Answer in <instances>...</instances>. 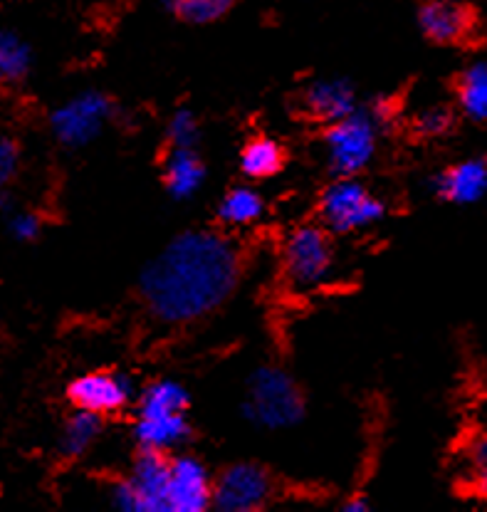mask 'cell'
Listing matches in <instances>:
<instances>
[{"label":"cell","mask_w":487,"mask_h":512,"mask_svg":"<svg viewBox=\"0 0 487 512\" xmlns=\"http://www.w3.org/2000/svg\"><path fill=\"white\" fill-rule=\"evenodd\" d=\"M334 265V233L322 223H302L282 240V278L295 292H314L327 285Z\"/></svg>","instance_id":"cell-5"},{"label":"cell","mask_w":487,"mask_h":512,"mask_svg":"<svg viewBox=\"0 0 487 512\" xmlns=\"http://www.w3.org/2000/svg\"><path fill=\"white\" fill-rule=\"evenodd\" d=\"M65 396L72 409H85L94 411V414L112 416L117 411L127 409L129 404H134L136 396H139V386H136L134 376L99 369V372L75 376L67 384Z\"/></svg>","instance_id":"cell-9"},{"label":"cell","mask_w":487,"mask_h":512,"mask_svg":"<svg viewBox=\"0 0 487 512\" xmlns=\"http://www.w3.org/2000/svg\"><path fill=\"white\" fill-rule=\"evenodd\" d=\"M277 485L272 473L255 461H235L216 475L213 510L260 512L275 500Z\"/></svg>","instance_id":"cell-8"},{"label":"cell","mask_w":487,"mask_h":512,"mask_svg":"<svg viewBox=\"0 0 487 512\" xmlns=\"http://www.w3.org/2000/svg\"><path fill=\"white\" fill-rule=\"evenodd\" d=\"M132 438L136 448L176 453L191 441L193 426L188 419L191 394L176 379H154L141 386L134 401Z\"/></svg>","instance_id":"cell-2"},{"label":"cell","mask_w":487,"mask_h":512,"mask_svg":"<svg viewBox=\"0 0 487 512\" xmlns=\"http://www.w3.org/2000/svg\"><path fill=\"white\" fill-rule=\"evenodd\" d=\"M453 124H455L453 109L441 107V104H436V107H426L423 112H418L416 119H413L416 132L426 139L443 137V134H448L450 129H453Z\"/></svg>","instance_id":"cell-24"},{"label":"cell","mask_w":487,"mask_h":512,"mask_svg":"<svg viewBox=\"0 0 487 512\" xmlns=\"http://www.w3.org/2000/svg\"><path fill=\"white\" fill-rule=\"evenodd\" d=\"M418 30L433 45H460L475 28V15L460 0H423L416 13Z\"/></svg>","instance_id":"cell-12"},{"label":"cell","mask_w":487,"mask_h":512,"mask_svg":"<svg viewBox=\"0 0 487 512\" xmlns=\"http://www.w3.org/2000/svg\"><path fill=\"white\" fill-rule=\"evenodd\" d=\"M127 480L134 488L139 512H171V453L136 448V458L129 468Z\"/></svg>","instance_id":"cell-11"},{"label":"cell","mask_w":487,"mask_h":512,"mask_svg":"<svg viewBox=\"0 0 487 512\" xmlns=\"http://www.w3.org/2000/svg\"><path fill=\"white\" fill-rule=\"evenodd\" d=\"M455 104L465 119L487 124V60H475L455 80Z\"/></svg>","instance_id":"cell-19"},{"label":"cell","mask_w":487,"mask_h":512,"mask_svg":"<svg viewBox=\"0 0 487 512\" xmlns=\"http://www.w3.org/2000/svg\"><path fill=\"white\" fill-rule=\"evenodd\" d=\"M198 139H201V119H198V114L188 107H178L166 122L169 146L186 149V146H198Z\"/></svg>","instance_id":"cell-23"},{"label":"cell","mask_w":487,"mask_h":512,"mask_svg":"<svg viewBox=\"0 0 487 512\" xmlns=\"http://www.w3.org/2000/svg\"><path fill=\"white\" fill-rule=\"evenodd\" d=\"M319 223L334 235L369 231L386 218V201L376 196L359 176L332 179L317 203Z\"/></svg>","instance_id":"cell-6"},{"label":"cell","mask_w":487,"mask_h":512,"mask_svg":"<svg viewBox=\"0 0 487 512\" xmlns=\"http://www.w3.org/2000/svg\"><path fill=\"white\" fill-rule=\"evenodd\" d=\"M208 166L203 161V156L198 154V146H186V149H178V146H169L164 156V181L166 193H169L174 201H188V198L196 196L206 184Z\"/></svg>","instance_id":"cell-15"},{"label":"cell","mask_w":487,"mask_h":512,"mask_svg":"<svg viewBox=\"0 0 487 512\" xmlns=\"http://www.w3.org/2000/svg\"><path fill=\"white\" fill-rule=\"evenodd\" d=\"M35 67L33 45L15 30L0 33V80L5 87L23 85Z\"/></svg>","instance_id":"cell-20"},{"label":"cell","mask_w":487,"mask_h":512,"mask_svg":"<svg viewBox=\"0 0 487 512\" xmlns=\"http://www.w3.org/2000/svg\"><path fill=\"white\" fill-rule=\"evenodd\" d=\"M302 112L314 122L334 124L339 119L349 117L361 107L356 97L354 85L344 77H327V80H314L302 92Z\"/></svg>","instance_id":"cell-14"},{"label":"cell","mask_w":487,"mask_h":512,"mask_svg":"<svg viewBox=\"0 0 487 512\" xmlns=\"http://www.w3.org/2000/svg\"><path fill=\"white\" fill-rule=\"evenodd\" d=\"M8 221V231L18 243H33L43 233V218L33 211H18Z\"/></svg>","instance_id":"cell-25"},{"label":"cell","mask_w":487,"mask_h":512,"mask_svg":"<svg viewBox=\"0 0 487 512\" xmlns=\"http://www.w3.org/2000/svg\"><path fill=\"white\" fill-rule=\"evenodd\" d=\"M287 164V154L282 149V144L277 139L267 137V134H258V137H250L240 146L238 154V166L243 171V176L253 181H265L272 176L280 174Z\"/></svg>","instance_id":"cell-17"},{"label":"cell","mask_w":487,"mask_h":512,"mask_svg":"<svg viewBox=\"0 0 487 512\" xmlns=\"http://www.w3.org/2000/svg\"><path fill=\"white\" fill-rule=\"evenodd\" d=\"M243 278L245 253L228 233L191 228L141 268L136 292L156 325L186 327L221 312Z\"/></svg>","instance_id":"cell-1"},{"label":"cell","mask_w":487,"mask_h":512,"mask_svg":"<svg viewBox=\"0 0 487 512\" xmlns=\"http://www.w3.org/2000/svg\"><path fill=\"white\" fill-rule=\"evenodd\" d=\"M307 416L300 381L277 364H260L245 379L243 419L263 431H290Z\"/></svg>","instance_id":"cell-3"},{"label":"cell","mask_w":487,"mask_h":512,"mask_svg":"<svg viewBox=\"0 0 487 512\" xmlns=\"http://www.w3.org/2000/svg\"><path fill=\"white\" fill-rule=\"evenodd\" d=\"M386 104L371 102L349 117L327 124L324 129V154L332 179L359 176L379 154L381 132L386 124Z\"/></svg>","instance_id":"cell-4"},{"label":"cell","mask_w":487,"mask_h":512,"mask_svg":"<svg viewBox=\"0 0 487 512\" xmlns=\"http://www.w3.org/2000/svg\"><path fill=\"white\" fill-rule=\"evenodd\" d=\"M460 478L465 488L478 498L487 500V431L473 433L465 441L463 456H460Z\"/></svg>","instance_id":"cell-22"},{"label":"cell","mask_w":487,"mask_h":512,"mask_svg":"<svg viewBox=\"0 0 487 512\" xmlns=\"http://www.w3.org/2000/svg\"><path fill=\"white\" fill-rule=\"evenodd\" d=\"M20 171V146L13 137L0 139V181L10 184Z\"/></svg>","instance_id":"cell-26"},{"label":"cell","mask_w":487,"mask_h":512,"mask_svg":"<svg viewBox=\"0 0 487 512\" xmlns=\"http://www.w3.org/2000/svg\"><path fill=\"white\" fill-rule=\"evenodd\" d=\"M240 0H159L161 8L183 25L206 28L233 13Z\"/></svg>","instance_id":"cell-21"},{"label":"cell","mask_w":487,"mask_h":512,"mask_svg":"<svg viewBox=\"0 0 487 512\" xmlns=\"http://www.w3.org/2000/svg\"><path fill=\"white\" fill-rule=\"evenodd\" d=\"M265 198L258 188L243 184L223 193L216 203V221L223 228H248L263 218Z\"/></svg>","instance_id":"cell-18"},{"label":"cell","mask_w":487,"mask_h":512,"mask_svg":"<svg viewBox=\"0 0 487 512\" xmlns=\"http://www.w3.org/2000/svg\"><path fill=\"white\" fill-rule=\"evenodd\" d=\"M428 188L443 203L473 206V203L483 201L487 196V159L473 156V159L458 161V164L448 166V169L431 176Z\"/></svg>","instance_id":"cell-13"},{"label":"cell","mask_w":487,"mask_h":512,"mask_svg":"<svg viewBox=\"0 0 487 512\" xmlns=\"http://www.w3.org/2000/svg\"><path fill=\"white\" fill-rule=\"evenodd\" d=\"M117 117V102L102 90H82L57 104L47 117L52 139L62 149H87Z\"/></svg>","instance_id":"cell-7"},{"label":"cell","mask_w":487,"mask_h":512,"mask_svg":"<svg viewBox=\"0 0 487 512\" xmlns=\"http://www.w3.org/2000/svg\"><path fill=\"white\" fill-rule=\"evenodd\" d=\"M213 483H216V475L201 458L186 451L171 453V512L213 510Z\"/></svg>","instance_id":"cell-10"},{"label":"cell","mask_w":487,"mask_h":512,"mask_svg":"<svg viewBox=\"0 0 487 512\" xmlns=\"http://www.w3.org/2000/svg\"><path fill=\"white\" fill-rule=\"evenodd\" d=\"M104 423H107V416L85 409H72V414L62 423L60 436H57V451H60V456L65 461H77V458L92 451L94 443L104 433Z\"/></svg>","instance_id":"cell-16"},{"label":"cell","mask_w":487,"mask_h":512,"mask_svg":"<svg viewBox=\"0 0 487 512\" xmlns=\"http://www.w3.org/2000/svg\"><path fill=\"white\" fill-rule=\"evenodd\" d=\"M342 510L344 512H366V510H371V505H369V500H366V495H352L349 500H344Z\"/></svg>","instance_id":"cell-27"}]
</instances>
